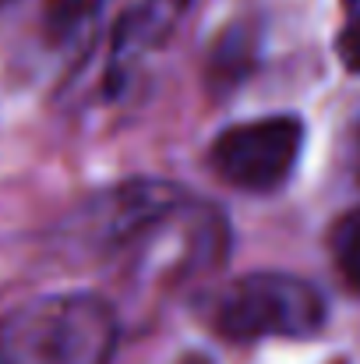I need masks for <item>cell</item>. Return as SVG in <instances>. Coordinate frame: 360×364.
<instances>
[{
	"mask_svg": "<svg viewBox=\"0 0 360 364\" xmlns=\"http://www.w3.org/2000/svg\"><path fill=\"white\" fill-rule=\"evenodd\" d=\"M0 4H4V0H0Z\"/></svg>",
	"mask_w": 360,
	"mask_h": 364,
	"instance_id": "obj_10",
	"label": "cell"
},
{
	"mask_svg": "<svg viewBox=\"0 0 360 364\" xmlns=\"http://www.w3.org/2000/svg\"><path fill=\"white\" fill-rule=\"evenodd\" d=\"M304 149V124L293 114L261 117L237 127H227L212 149V170L244 191H276L297 166Z\"/></svg>",
	"mask_w": 360,
	"mask_h": 364,
	"instance_id": "obj_3",
	"label": "cell"
},
{
	"mask_svg": "<svg viewBox=\"0 0 360 364\" xmlns=\"http://www.w3.org/2000/svg\"><path fill=\"white\" fill-rule=\"evenodd\" d=\"M325 315L322 290L290 272H247L212 304V326L237 343L268 336L304 340L325 326Z\"/></svg>",
	"mask_w": 360,
	"mask_h": 364,
	"instance_id": "obj_2",
	"label": "cell"
},
{
	"mask_svg": "<svg viewBox=\"0 0 360 364\" xmlns=\"http://www.w3.org/2000/svg\"><path fill=\"white\" fill-rule=\"evenodd\" d=\"M336 53H339V60H343L347 71L360 75V14L343 28V32H339V39H336Z\"/></svg>",
	"mask_w": 360,
	"mask_h": 364,
	"instance_id": "obj_7",
	"label": "cell"
},
{
	"mask_svg": "<svg viewBox=\"0 0 360 364\" xmlns=\"http://www.w3.org/2000/svg\"><path fill=\"white\" fill-rule=\"evenodd\" d=\"M329 247H332V258H336L339 276H343L354 290H360V209L347 213V216L332 227Z\"/></svg>",
	"mask_w": 360,
	"mask_h": 364,
	"instance_id": "obj_5",
	"label": "cell"
},
{
	"mask_svg": "<svg viewBox=\"0 0 360 364\" xmlns=\"http://www.w3.org/2000/svg\"><path fill=\"white\" fill-rule=\"evenodd\" d=\"M103 0H46V25L57 39H75L92 25Z\"/></svg>",
	"mask_w": 360,
	"mask_h": 364,
	"instance_id": "obj_6",
	"label": "cell"
},
{
	"mask_svg": "<svg viewBox=\"0 0 360 364\" xmlns=\"http://www.w3.org/2000/svg\"><path fill=\"white\" fill-rule=\"evenodd\" d=\"M195 198L166 181H127L114 191H107L99 202H92L85 237L103 251H134L152 247L159 241V230L173 227Z\"/></svg>",
	"mask_w": 360,
	"mask_h": 364,
	"instance_id": "obj_4",
	"label": "cell"
},
{
	"mask_svg": "<svg viewBox=\"0 0 360 364\" xmlns=\"http://www.w3.org/2000/svg\"><path fill=\"white\" fill-rule=\"evenodd\" d=\"M343 4H347V7H360V0H343Z\"/></svg>",
	"mask_w": 360,
	"mask_h": 364,
	"instance_id": "obj_9",
	"label": "cell"
},
{
	"mask_svg": "<svg viewBox=\"0 0 360 364\" xmlns=\"http://www.w3.org/2000/svg\"><path fill=\"white\" fill-rule=\"evenodd\" d=\"M184 4H187V0H152L148 7H152V11H166V7H170V11H180Z\"/></svg>",
	"mask_w": 360,
	"mask_h": 364,
	"instance_id": "obj_8",
	"label": "cell"
},
{
	"mask_svg": "<svg viewBox=\"0 0 360 364\" xmlns=\"http://www.w3.org/2000/svg\"><path fill=\"white\" fill-rule=\"evenodd\" d=\"M117 340V315L99 294H43L0 322V364H110Z\"/></svg>",
	"mask_w": 360,
	"mask_h": 364,
	"instance_id": "obj_1",
	"label": "cell"
}]
</instances>
